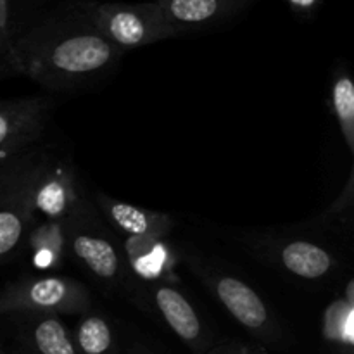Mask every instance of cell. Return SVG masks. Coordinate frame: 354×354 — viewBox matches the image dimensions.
Segmentation results:
<instances>
[{
    "mask_svg": "<svg viewBox=\"0 0 354 354\" xmlns=\"http://www.w3.org/2000/svg\"><path fill=\"white\" fill-rule=\"evenodd\" d=\"M123 54L97 30L85 3L21 28L6 66L44 88L66 90L106 75Z\"/></svg>",
    "mask_w": 354,
    "mask_h": 354,
    "instance_id": "6da1fadb",
    "label": "cell"
},
{
    "mask_svg": "<svg viewBox=\"0 0 354 354\" xmlns=\"http://www.w3.org/2000/svg\"><path fill=\"white\" fill-rule=\"evenodd\" d=\"M69 258L93 280L131 290L135 279L121 248L120 235L106 223L90 197H85L64 220Z\"/></svg>",
    "mask_w": 354,
    "mask_h": 354,
    "instance_id": "7a4b0ae2",
    "label": "cell"
},
{
    "mask_svg": "<svg viewBox=\"0 0 354 354\" xmlns=\"http://www.w3.org/2000/svg\"><path fill=\"white\" fill-rule=\"evenodd\" d=\"M241 242L258 261L303 282L332 280L342 266V259L330 244L322 242L303 227L297 232L245 234Z\"/></svg>",
    "mask_w": 354,
    "mask_h": 354,
    "instance_id": "3957f363",
    "label": "cell"
},
{
    "mask_svg": "<svg viewBox=\"0 0 354 354\" xmlns=\"http://www.w3.org/2000/svg\"><path fill=\"white\" fill-rule=\"evenodd\" d=\"M90 16L97 30L121 52L180 37L158 0L142 3H90Z\"/></svg>",
    "mask_w": 354,
    "mask_h": 354,
    "instance_id": "277c9868",
    "label": "cell"
},
{
    "mask_svg": "<svg viewBox=\"0 0 354 354\" xmlns=\"http://www.w3.org/2000/svg\"><path fill=\"white\" fill-rule=\"evenodd\" d=\"M37 149H30L0 166V266L21 254L24 237L38 220L28 197Z\"/></svg>",
    "mask_w": 354,
    "mask_h": 354,
    "instance_id": "5b68a950",
    "label": "cell"
},
{
    "mask_svg": "<svg viewBox=\"0 0 354 354\" xmlns=\"http://www.w3.org/2000/svg\"><path fill=\"white\" fill-rule=\"evenodd\" d=\"M28 197L37 218L64 221L88 196L69 162L38 149L28 182Z\"/></svg>",
    "mask_w": 354,
    "mask_h": 354,
    "instance_id": "8992f818",
    "label": "cell"
},
{
    "mask_svg": "<svg viewBox=\"0 0 354 354\" xmlns=\"http://www.w3.org/2000/svg\"><path fill=\"white\" fill-rule=\"evenodd\" d=\"M90 304V294L83 283L71 277H21L0 290V315L10 311H82Z\"/></svg>",
    "mask_w": 354,
    "mask_h": 354,
    "instance_id": "52a82bcc",
    "label": "cell"
},
{
    "mask_svg": "<svg viewBox=\"0 0 354 354\" xmlns=\"http://www.w3.org/2000/svg\"><path fill=\"white\" fill-rule=\"evenodd\" d=\"M182 259L239 324L256 332L272 324L268 306L245 280L203 256L189 254Z\"/></svg>",
    "mask_w": 354,
    "mask_h": 354,
    "instance_id": "ba28073f",
    "label": "cell"
},
{
    "mask_svg": "<svg viewBox=\"0 0 354 354\" xmlns=\"http://www.w3.org/2000/svg\"><path fill=\"white\" fill-rule=\"evenodd\" d=\"M54 102L48 97L0 100V166L24 154L44 137Z\"/></svg>",
    "mask_w": 354,
    "mask_h": 354,
    "instance_id": "9c48e42d",
    "label": "cell"
},
{
    "mask_svg": "<svg viewBox=\"0 0 354 354\" xmlns=\"http://www.w3.org/2000/svg\"><path fill=\"white\" fill-rule=\"evenodd\" d=\"M124 259L133 279L140 282H176L182 256L169 244L168 237L120 235Z\"/></svg>",
    "mask_w": 354,
    "mask_h": 354,
    "instance_id": "30bf717a",
    "label": "cell"
},
{
    "mask_svg": "<svg viewBox=\"0 0 354 354\" xmlns=\"http://www.w3.org/2000/svg\"><path fill=\"white\" fill-rule=\"evenodd\" d=\"M131 292H137L138 296L151 301L169 328L183 341L194 342L201 339L203 322L176 282H140L135 279Z\"/></svg>",
    "mask_w": 354,
    "mask_h": 354,
    "instance_id": "8fae6325",
    "label": "cell"
},
{
    "mask_svg": "<svg viewBox=\"0 0 354 354\" xmlns=\"http://www.w3.org/2000/svg\"><path fill=\"white\" fill-rule=\"evenodd\" d=\"M93 204L118 235L168 237L175 228V220L169 214L114 199L104 192L95 194Z\"/></svg>",
    "mask_w": 354,
    "mask_h": 354,
    "instance_id": "7c38bea8",
    "label": "cell"
},
{
    "mask_svg": "<svg viewBox=\"0 0 354 354\" xmlns=\"http://www.w3.org/2000/svg\"><path fill=\"white\" fill-rule=\"evenodd\" d=\"M256 0H158L180 37L216 26L248 9Z\"/></svg>",
    "mask_w": 354,
    "mask_h": 354,
    "instance_id": "4fadbf2b",
    "label": "cell"
},
{
    "mask_svg": "<svg viewBox=\"0 0 354 354\" xmlns=\"http://www.w3.org/2000/svg\"><path fill=\"white\" fill-rule=\"evenodd\" d=\"M21 252L37 273H54L69 258L64 221L38 218L24 237Z\"/></svg>",
    "mask_w": 354,
    "mask_h": 354,
    "instance_id": "5bb4252c",
    "label": "cell"
},
{
    "mask_svg": "<svg viewBox=\"0 0 354 354\" xmlns=\"http://www.w3.org/2000/svg\"><path fill=\"white\" fill-rule=\"evenodd\" d=\"M330 111L346 149L354 154V83L344 64H339L332 76Z\"/></svg>",
    "mask_w": 354,
    "mask_h": 354,
    "instance_id": "9a60e30c",
    "label": "cell"
},
{
    "mask_svg": "<svg viewBox=\"0 0 354 354\" xmlns=\"http://www.w3.org/2000/svg\"><path fill=\"white\" fill-rule=\"evenodd\" d=\"M353 207H354V169H349L344 187L339 196L332 201L330 206L310 220L301 225L311 232H334V234H349L353 227Z\"/></svg>",
    "mask_w": 354,
    "mask_h": 354,
    "instance_id": "2e32d148",
    "label": "cell"
},
{
    "mask_svg": "<svg viewBox=\"0 0 354 354\" xmlns=\"http://www.w3.org/2000/svg\"><path fill=\"white\" fill-rule=\"evenodd\" d=\"M325 337L341 344L354 342V282L348 280L344 294L332 301L324 313Z\"/></svg>",
    "mask_w": 354,
    "mask_h": 354,
    "instance_id": "e0dca14e",
    "label": "cell"
},
{
    "mask_svg": "<svg viewBox=\"0 0 354 354\" xmlns=\"http://www.w3.org/2000/svg\"><path fill=\"white\" fill-rule=\"evenodd\" d=\"M37 320L33 327V341L41 354H75L73 342L69 341L68 332L57 318L50 313Z\"/></svg>",
    "mask_w": 354,
    "mask_h": 354,
    "instance_id": "ac0fdd59",
    "label": "cell"
},
{
    "mask_svg": "<svg viewBox=\"0 0 354 354\" xmlns=\"http://www.w3.org/2000/svg\"><path fill=\"white\" fill-rule=\"evenodd\" d=\"M78 346L85 354H106L113 344L107 322L100 317H86L78 327Z\"/></svg>",
    "mask_w": 354,
    "mask_h": 354,
    "instance_id": "d6986e66",
    "label": "cell"
},
{
    "mask_svg": "<svg viewBox=\"0 0 354 354\" xmlns=\"http://www.w3.org/2000/svg\"><path fill=\"white\" fill-rule=\"evenodd\" d=\"M17 33H19V30L10 23L9 10L0 7V66L6 64L7 52H9L10 44Z\"/></svg>",
    "mask_w": 354,
    "mask_h": 354,
    "instance_id": "ffe728a7",
    "label": "cell"
},
{
    "mask_svg": "<svg viewBox=\"0 0 354 354\" xmlns=\"http://www.w3.org/2000/svg\"><path fill=\"white\" fill-rule=\"evenodd\" d=\"M287 2L297 12H311L317 7V0H287Z\"/></svg>",
    "mask_w": 354,
    "mask_h": 354,
    "instance_id": "44dd1931",
    "label": "cell"
}]
</instances>
